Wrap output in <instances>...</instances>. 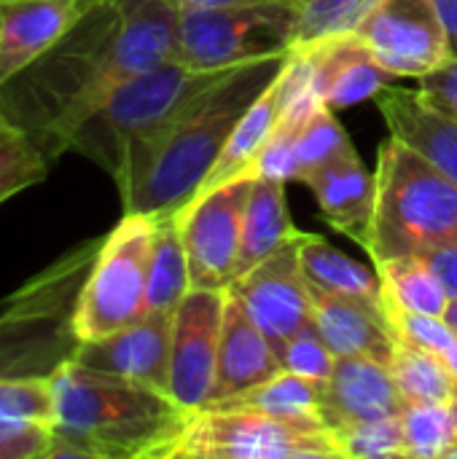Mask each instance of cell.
Instances as JSON below:
<instances>
[{"instance_id": "cell-1", "label": "cell", "mask_w": 457, "mask_h": 459, "mask_svg": "<svg viewBox=\"0 0 457 459\" xmlns=\"http://www.w3.org/2000/svg\"><path fill=\"white\" fill-rule=\"evenodd\" d=\"M175 35L170 0H92L48 51L0 86V110L57 161L121 83L175 59Z\"/></svg>"}, {"instance_id": "cell-2", "label": "cell", "mask_w": 457, "mask_h": 459, "mask_svg": "<svg viewBox=\"0 0 457 459\" xmlns=\"http://www.w3.org/2000/svg\"><path fill=\"white\" fill-rule=\"evenodd\" d=\"M288 54L291 51L226 70L156 137L135 151L116 178L121 210L159 215L189 204L240 118L283 73Z\"/></svg>"}, {"instance_id": "cell-3", "label": "cell", "mask_w": 457, "mask_h": 459, "mask_svg": "<svg viewBox=\"0 0 457 459\" xmlns=\"http://www.w3.org/2000/svg\"><path fill=\"white\" fill-rule=\"evenodd\" d=\"M46 459H164L189 411L170 393L75 360L51 377Z\"/></svg>"}, {"instance_id": "cell-4", "label": "cell", "mask_w": 457, "mask_h": 459, "mask_svg": "<svg viewBox=\"0 0 457 459\" xmlns=\"http://www.w3.org/2000/svg\"><path fill=\"white\" fill-rule=\"evenodd\" d=\"M102 239L75 245L0 304V382L51 379L75 358V309Z\"/></svg>"}, {"instance_id": "cell-5", "label": "cell", "mask_w": 457, "mask_h": 459, "mask_svg": "<svg viewBox=\"0 0 457 459\" xmlns=\"http://www.w3.org/2000/svg\"><path fill=\"white\" fill-rule=\"evenodd\" d=\"M374 215L366 253L372 264L423 255L457 237V183L401 140L388 137L377 153Z\"/></svg>"}, {"instance_id": "cell-6", "label": "cell", "mask_w": 457, "mask_h": 459, "mask_svg": "<svg viewBox=\"0 0 457 459\" xmlns=\"http://www.w3.org/2000/svg\"><path fill=\"white\" fill-rule=\"evenodd\" d=\"M224 73L226 70H189L170 59L129 78L75 129L70 151L94 161L116 180L129 156L156 137Z\"/></svg>"}, {"instance_id": "cell-7", "label": "cell", "mask_w": 457, "mask_h": 459, "mask_svg": "<svg viewBox=\"0 0 457 459\" xmlns=\"http://www.w3.org/2000/svg\"><path fill=\"white\" fill-rule=\"evenodd\" d=\"M296 0H261L178 11L175 62L189 70H229L294 48Z\"/></svg>"}, {"instance_id": "cell-8", "label": "cell", "mask_w": 457, "mask_h": 459, "mask_svg": "<svg viewBox=\"0 0 457 459\" xmlns=\"http://www.w3.org/2000/svg\"><path fill=\"white\" fill-rule=\"evenodd\" d=\"M154 229V215L124 212L116 229L105 234L75 309L81 342L110 336L145 315Z\"/></svg>"}, {"instance_id": "cell-9", "label": "cell", "mask_w": 457, "mask_h": 459, "mask_svg": "<svg viewBox=\"0 0 457 459\" xmlns=\"http://www.w3.org/2000/svg\"><path fill=\"white\" fill-rule=\"evenodd\" d=\"M164 459H342L329 430H302L240 409L189 411Z\"/></svg>"}, {"instance_id": "cell-10", "label": "cell", "mask_w": 457, "mask_h": 459, "mask_svg": "<svg viewBox=\"0 0 457 459\" xmlns=\"http://www.w3.org/2000/svg\"><path fill=\"white\" fill-rule=\"evenodd\" d=\"M250 183L253 175H242L175 210L189 258L191 288L226 290L234 282Z\"/></svg>"}, {"instance_id": "cell-11", "label": "cell", "mask_w": 457, "mask_h": 459, "mask_svg": "<svg viewBox=\"0 0 457 459\" xmlns=\"http://www.w3.org/2000/svg\"><path fill=\"white\" fill-rule=\"evenodd\" d=\"M356 32L393 78H423L450 59L434 0H377Z\"/></svg>"}, {"instance_id": "cell-12", "label": "cell", "mask_w": 457, "mask_h": 459, "mask_svg": "<svg viewBox=\"0 0 457 459\" xmlns=\"http://www.w3.org/2000/svg\"><path fill=\"white\" fill-rule=\"evenodd\" d=\"M299 237L226 288L267 333L277 358L299 331L312 325V299L299 261Z\"/></svg>"}, {"instance_id": "cell-13", "label": "cell", "mask_w": 457, "mask_h": 459, "mask_svg": "<svg viewBox=\"0 0 457 459\" xmlns=\"http://www.w3.org/2000/svg\"><path fill=\"white\" fill-rule=\"evenodd\" d=\"M226 290L191 288L172 315L170 395L186 411L210 403L218 366Z\"/></svg>"}, {"instance_id": "cell-14", "label": "cell", "mask_w": 457, "mask_h": 459, "mask_svg": "<svg viewBox=\"0 0 457 459\" xmlns=\"http://www.w3.org/2000/svg\"><path fill=\"white\" fill-rule=\"evenodd\" d=\"M172 315L145 312L137 323L110 336L81 342L73 360L81 366L116 374L132 382H143L148 387L170 393Z\"/></svg>"}, {"instance_id": "cell-15", "label": "cell", "mask_w": 457, "mask_h": 459, "mask_svg": "<svg viewBox=\"0 0 457 459\" xmlns=\"http://www.w3.org/2000/svg\"><path fill=\"white\" fill-rule=\"evenodd\" d=\"M299 48L307 56L318 100L331 110L374 100L393 78L356 30Z\"/></svg>"}, {"instance_id": "cell-16", "label": "cell", "mask_w": 457, "mask_h": 459, "mask_svg": "<svg viewBox=\"0 0 457 459\" xmlns=\"http://www.w3.org/2000/svg\"><path fill=\"white\" fill-rule=\"evenodd\" d=\"M326 428L399 417L404 395L388 366L369 358H337L334 374L321 385Z\"/></svg>"}, {"instance_id": "cell-17", "label": "cell", "mask_w": 457, "mask_h": 459, "mask_svg": "<svg viewBox=\"0 0 457 459\" xmlns=\"http://www.w3.org/2000/svg\"><path fill=\"white\" fill-rule=\"evenodd\" d=\"M310 299L312 325L337 358H369L391 368L399 339L385 309L326 293L315 285H310Z\"/></svg>"}, {"instance_id": "cell-18", "label": "cell", "mask_w": 457, "mask_h": 459, "mask_svg": "<svg viewBox=\"0 0 457 459\" xmlns=\"http://www.w3.org/2000/svg\"><path fill=\"white\" fill-rule=\"evenodd\" d=\"M92 0H3L0 86L48 51Z\"/></svg>"}, {"instance_id": "cell-19", "label": "cell", "mask_w": 457, "mask_h": 459, "mask_svg": "<svg viewBox=\"0 0 457 459\" xmlns=\"http://www.w3.org/2000/svg\"><path fill=\"white\" fill-rule=\"evenodd\" d=\"M280 371L283 363L272 342L256 325L248 309L226 290L224 325L218 342V366H215V385H213L210 403L259 387L261 382L277 377Z\"/></svg>"}, {"instance_id": "cell-20", "label": "cell", "mask_w": 457, "mask_h": 459, "mask_svg": "<svg viewBox=\"0 0 457 459\" xmlns=\"http://www.w3.org/2000/svg\"><path fill=\"white\" fill-rule=\"evenodd\" d=\"M391 137L420 153L444 178L457 183V118L442 113L415 89L385 86L374 97Z\"/></svg>"}, {"instance_id": "cell-21", "label": "cell", "mask_w": 457, "mask_h": 459, "mask_svg": "<svg viewBox=\"0 0 457 459\" xmlns=\"http://www.w3.org/2000/svg\"><path fill=\"white\" fill-rule=\"evenodd\" d=\"M304 186L312 191L321 215L345 237L366 250L374 215V175L364 167L361 156H345L312 175L304 178Z\"/></svg>"}, {"instance_id": "cell-22", "label": "cell", "mask_w": 457, "mask_h": 459, "mask_svg": "<svg viewBox=\"0 0 457 459\" xmlns=\"http://www.w3.org/2000/svg\"><path fill=\"white\" fill-rule=\"evenodd\" d=\"M302 231L294 226L288 210L286 180L272 178H253L245 215H242V239H240V258H237V277L259 266L286 242L296 239ZM234 277V280H237Z\"/></svg>"}, {"instance_id": "cell-23", "label": "cell", "mask_w": 457, "mask_h": 459, "mask_svg": "<svg viewBox=\"0 0 457 459\" xmlns=\"http://www.w3.org/2000/svg\"><path fill=\"white\" fill-rule=\"evenodd\" d=\"M207 406L256 411V414L272 417L277 422H286L302 430H329L323 420L321 385L291 371H280L277 377L261 382L259 387H250L245 393H237L232 398H224Z\"/></svg>"}, {"instance_id": "cell-24", "label": "cell", "mask_w": 457, "mask_h": 459, "mask_svg": "<svg viewBox=\"0 0 457 459\" xmlns=\"http://www.w3.org/2000/svg\"><path fill=\"white\" fill-rule=\"evenodd\" d=\"M299 261H302V272H304L310 285H315L326 293L345 296L353 301H364L369 307L388 312L385 290H382V280H380L377 269L372 272L366 264L337 250L323 237L302 231Z\"/></svg>"}, {"instance_id": "cell-25", "label": "cell", "mask_w": 457, "mask_h": 459, "mask_svg": "<svg viewBox=\"0 0 457 459\" xmlns=\"http://www.w3.org/2000/svg\"><path fill=\"white\" fill-rule=\"evenodd\" d=\"M277 78L261 91V97L240 118V124L234 126L232 137L226 140L224 151L218 153L215 164L210 167L207 178L202 180V186L197 188L194 196L210 194L218 186H226V183H232V180H237L242 175H250V167H253L256 156L267 145V140L275 132L277 118H280V83H277Z\"/></svg>"}, {"instance_id": "cell-26", "label": "cell", "mask_w": 457, "mask_h": 459, "mask_svg": "<svg viewBox=\"0 0 457 459\" xmlns=\"http://www.w3.org/2000/svg\"><path fill=\"white\" fill-rule=\"evenodd\" d=\"M54 390L51 379L0 382V441L38 449L40 459L51 449Z\"/></svg>"}, {"instance_id": "cell-27", "label": "cell", "mask_w": 457, "mask_h": 459, "mask_svg": "<svg viewBox=\"0 0 457 459\" xmlns=\"http://www.w3.org/2000/svg\"><path fill=\"white\" fill-rule=\"evenodd\" d=\"M154 245L148 261V293H145V312H164L172 315L178 304L191 290L189 280V258L180 237L178 212H159L154 215Z\"/></svg>"}, {"instance_id": "cell-28", "label": "cell", "mask_w": 457, "mask_h": 459, "mask_svg": "<svg viewBox=\"0 0 457 459\" xmlns=\"http://www.w3.org/2000/svg\"><path fill=\"white\" fill-rule=\"evenodd\" d=\"M374 269L382 280L388 304L407 309V312H417V315L444 317L450 296L423 255H401V258L377 261Z\"/></svg>"}, {"instance_id": "cell-29", "label": "cell", "mask_w": 457, "mask_h": 459, "mask_svg": "<svg viewBox=\"0 0 457 459\" xmlns=\"http://www.w3.org/2000/svg\"><path fill=\"white\" fill-rule=\"evenodd\" d=\"M391 374L409 403H453L457 398L455 374L447 360L431 350L399 342Z\"/></svg>"}, {"instance_id": "cell-30", "label": "cell", "mask_w": 457, "mask_h": 459, "mask_svg": "<svg viewBox=\"0 0 457 459\" xmlns=\"http://www.w3.org/2000/svg\"><path fill=\"white\" fill-rule=\"evenodd\" d=\"M353 140L342 129V124L334 118L331 108H318L299 129L294 137V161H296V183H304L307 175L353 156Z\"/></svg>"}, {"instance_id": "cell-31", "label": "cell", "mask_w": 457, "mask_h": 459, "mask_svg": "<svg viewBox=\"0 0 457 459\" xmlns=\"http://www.w3.org/2000/svg\"><path fill=\"white\" fill-rule=\"evenodd\" d=\"M48 159L35 140L0 110V204L38 186L48 175Z\"/></svg>"}, {"instance_id": "cell-32", "label": "cell", "mask_w": 457, "mask_h": 459, "mask_svg": "<svg viewBox=\"0 0 457 459\" xmlns=\"http://www.w3.org/2000/svg\"><path fill=\"white\" fill-rule=\"evenodd\" d=\"M407 457L444 459L457 438L450 403H404L401 409Z\"/></svg>"}, {"instance_id": "cell-33", "label": "cell", "mask_w": 457, "mask_h": 459, "mask_svg": "<svg viewBox=\"0 0 457 459\" xmlns=\"http://www.w3.org/2000/svg\"><path fill=\"white\" fill-rule=\"evenodd\" d=\"M342 459H393L407 457L404 425L399 417L353 422L329 430Z\"/></svg>"}, {"instance_id": "cell-34", "label": "cell", "mask_w": 457, "mask_h": 459, "mask_svg": "<svg viewBox=\"0 0 457 459\" xmlns=\"http://www.w3.org/2000/svg\"><path fill=\"white\" fill-rule=\"evenodd\" d=\"M374 3L377 0H296L299 22L294 32V48L353 32Z\"/></svg>"}, {"instance_id": "cell-35", "label": "cell", "mask_w": 457, "mask_h": 459, "mask_svg": "<svg viewBox=\"0 0 457 459\" xmlns=\"http://www.w3.org/2000/svg\"><path fill=\"white\" fill-rule=\"evenodd\" d=\"M283 371L299 374L315 385H326L329 377L334 374L337 366V355L331 352V347L321 339V333L315 331V325L299 331L283 350L280 355Z\"/></svg>"}, {"instance_id": "cell-36", "label": "cell", "mask_w": 457, "mask_h": 459, "mask_svg": "<svg viewBox=\"0 0 457 459\" xmlns=\"http://www.w3.org/2000/svg\"><path fill=\"white\" fill-rule=\"evenodd\" d=\"M385 307H388L391 328H393V333H396L399 342H407V344L431 350V352H436L442 358L450 352V347L457 342V333L447 325L444 317L407 312V309H399V307H393L388 301H385Z\"/></svg>"}, {"instance_id": "cell-37", "label": "cell", "mask_w": 457, "mask_h": 459, "mask_svg": "<svg viewBox=\"0 0 457 459\" xmlns=\"http://www.w3.org/2000/svg\"><path fill=\"white\" fill-rule=\"evenodd\" d=\"M417 91L426 102L457 118V59H447L434 73L417 78Z\"/></svg>"}, {"instance_id": "cell-38", "label": "cell", "mask_w": 457, "mask_h": 459, "mask_svg": "<svg viewBox=\"0 0 457 459\" xmlns=\"http://www.w3.org/2000/svg\"><path fill=\"white\" fill-rule=\"evenodd\" d=\"M423 258L431 266V272L439 277V282L447 290L450 301L457 299V237L436 245V247H431V250H426Z\"/></svg>"}, {"instance_id": "cell-39", "label": "cell", "mask_w": 457, "mask_h": 459, "mask_svg": "<svg viewBox=\"0 0 457 459\" xmlns=\"http://www.w3.org/2000/svg\"><path fill=\"white\" fill-rule=\"evenodd\" d=\"M442 27H444V38H447V51L450 59H457V0H434Z\"/></svg>"}, {"instance_id": "cell-40", "label": "cell", "mask_w": 457, "mask_h": 459, "mask_svg": "<svg viewBox=\"0 0 457 459\" xmlns=\"http://www.w3.org/2000/svg\"><path fill=\"white\" fill-rule=\"evenodd\" d=\"M0 459H40L38 449L16 441H0Z\"/></svg>"}, {"instance_id": "cell-41", "label": "cell", "mask_w": 457, "mask_h": 459, "mask_svg": "<svg viewBox=\"0 0 457 459\" xmlns=\"http://www.w3.org/2000/svg\"><path fill=\"white\" fill-rule=\"evenodd\" d=\"M178 11L183 8H224V5H242V3H261V0H170Z\"/></svg>"}, {"instance_id": "cell-42", "label": "cell", "mask_w": 457, "mask_h": 459, "mask_svg": "<svg viewBox=\"0 0 457 459\" xmlns=\"http://www.w3.org/2000/svg\"><path fill=\"white\" fill-rule=\"evenodd\" d=\"M444 320H447V325L453 328L457 333V299H453L450 304H447V312H444Z\"/></svg>"}, {"instance_id": "cell-43", "label": "cell", "mask_w": 457, "mask_h": 459, "mask_svg": "<svg viewBox=\"0 0 457 459\" xmlns=\"http://www.w3.org/2000/svg\"><path fill=\"white\" fill-rule=\"evenodd\" d=\"M444 360H447V366H450V371L455 374V379H457V342L450 347V352L444 355Z\"/></svg>"}, {"instance_id": "cell-44", "label": "cell", "mask_w": 457, "mask_h": 459, "mask_svg": "<svg viewBox=\"0 0 457 459\" xmlns=\"http://www.w3.org/2000/svg\"><path fill=\"white\" fill-rule=\"evenodd\" d=\"M444 459H457V438L450 444V449H447V455H444Z\"/></svg>"}, {"instance_id": "cell-45", "label": "cell", "mask_w": 457, "mask_h": 459, "mask_svg": "<svg viewBox=\"0 0 457 459\" xmlns=\"http://www.w3.org/2000/svg\"><path fill=\"white\" fill-rule=\"evenodd\" d=\"M450 409H453V420H455V430H457V398L450 403Z\"/></svg>"}, {"instance_id": "cell-46", "label": "cell", "mask_w": 457, "mask_h": 459, "mask_svg": "<svg viewBox=\"0 0 457 459\" xmlns=\"http://www.w3.org/2000/svg\"><path fill=\"white\" fill-rule=\"evenodd\" d=\"M0 3H3V0H0Z\"/></svg>"}]
</instances>
